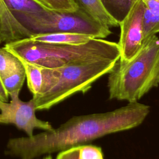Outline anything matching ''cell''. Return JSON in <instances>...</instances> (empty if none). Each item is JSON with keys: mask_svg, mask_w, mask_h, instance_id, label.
Returning a JSON list of instances; mask_svg holds the SVG:
<instances>
[{"mask_svg": "<svg viewBox=\"0 0 159 159\" xmlns=\"http://www.w3.org/2000/svg\"><path fill=\"white\" fill-rule=\"evenodd\" d=\"M150 112V106L137 102L104 113L73 116L57 129L32 137L10 139L4 153L18 159H35L87 144L107 134L140 125Z\"/></svg>", "mask_w": 159, "mask_h": 159, "instance_id": "obj_1", "label": "cell"}, {"mask_svg": "<svg viewBox=\"0 0 159 159\" xmlns=\"http://www.w3.org/2000/svg\"><path fill=\"white\" fill-rule=\"evenodd\" d=\"M58 32L79 33L104 39L112 32L81 7L75 11L47 9L37 13L11 11L0 16V39L12 42L39 34Z\"/></svg>", "mask_w": 159, "mask_h": 159, "instance_id": "obj_2", "label": "cell"}, {"mask_svg": "<svg viewBox=\"0 0 159 159\" xmlns=\"http://www.w3.org/2000/svg\"><path fill=\"white\" fill-rule=\"evenodd\" d=\"M4 47L19 58L46 68L120 58L117 43L98 38L80 45L45 43L26 38L7 42Z\"/></svg>", "mask_w": 159, "mask_h": 159, "instance_id": "obj_3", "label": "cell"}, {"mask_svg": "<svg viewBox=\"0 0 159 159\" xmlns=\"http://www.w3.org/2000/svg\"><path fill=\"white\" fill-rule=\"evenodd\" d=\"M108 74L110 99L137 102L159 84V38L154 35L143 40L132 58L119 59Z\"/></svg>", "mask_w": 159, "mask_h": 159, "instance_id": "obj_4", "label": "cell"}, {"mask_svg": "<svg viewBox=\"0 0 159 159\" xmlns=\"http://www.w3.org/2000/svg\"><path fill=\"white\" fill-rule=\"evenodd\" d=\"M117 61L98 60L56 68L42 67V89L32 97L36 110H48L77 93H85L96 80L108 74Z\"/></svg>", "mask_w": 159, "mask_h": 159, "instance_id": "obj_5", "label": "cell"}, {"mask_svg": "<svg viewBox=\"0 0 159 159\" xmlns=\"http://www.w3.org/2000/svg\"><path fill=\"white\" fill-rule=\"evenodd\" d=\"M19 94L10 96L8 102L0 99V124H13L23 130L27 137L34 135L36 129L50 131L54 128L47 121L38 119L35 115V104L33 98L28 101L20 99Z\"/></svg>", "mask_w": 159, "mask_h": 159, "instance_id": "obj_6", "label": "cell"}, {"mask_svg": "<svg viewBox=\"0 0 159 159\" xmlns=\"http://www.w3.org/2000/svg\"><path fill=\"white\" fill-rule=\"evenodd\" d=\"M145 7L142 0H134L124 19L119 24L120 28L118 43L120 60H129L140 49L143 41V16Z\"/></svg>", "mask_w": 159, "mask_h": 159, "instance_id": "obj_7", "label": "cell"}, {"mask_svg": "<svg viewBox=\"0 0 159 159\" xmlns=\"http://www.w3.org/2000/svg\"><path fill=\"white\" fill-rule=\"evenodd\" d=\"M32 39L45 43L66 44V45H80L88 42L94 37L83 34L58 32L45 34H39L30 37Z\"/></svg>", "mask_w": 159, "mask_h": 159, "instance_id": "obj_8", "label": "cell"}, {"mask_svg": "<svg viewBox=\"0 0 159 159\" xmlns=\"http://www.w3.org/2000/svg\"><path fill=\"white\" fill-rule=\"evenodd\" d=\"M75 1L79 7L109 27L119 26L117 22L107 12L101 0H75Z\"/></svg>", "mask_w": 159, "mask_h": 159, "instance_id": "obj_9", "label": "cell"}, {"mask_svg": "<svg viewBox=\"0 0 159 159\" xmlns=\"http://www.w3.org/2000/svg\"><path fill=\"white\" fill-rule=\"evenodd\" d=\"M47 9L37 0H0V16L11 11L37 13Z\"/></svg>", "mask_w": 159, "mask_h": 159, "instance_id": "obj_10", "label": "cell"}, {"mask_svg": "<svg viewBox=\"0 0 159 159\" xmlns=\"http://www.w3.org/2000/svg\"><path fill=\"white\" fill-rule=\"evenodd\" d=\"M20 60L25 70L28 88L33 96H36L40 93L43 84L42 67L24 60Z\"/></svg>", "mask_w": 159, "mask_h": 159, "instance_id": "obj_11", "label": "cell"}, {"mask_svg": "<svg viewBox=\"0 0 159 159\" xmlns=\"http://www.w3.org/2000/svg\"><path fill=\"white\" fill-rule=\"evenodd\" d=\"M26 79L24 68L22 66L6 75L1 78L2 84L9 94H19Z\"/></svg>", "mask_w": 159, "mask_h": 159, "instance_id": "obj_12", "label": "cell"}, {"mask_svg": "<svg viewBox=\"0 0 159 159\" xmlns=\"http://www.w3.org/2000/svg\"><path fill=\"white\" fill-rule=\"evenodd\" d=\"M134 0H101L109 15L119 24L129 12Z\"/></svg>", "mask_w": 159, "mask_h": 159, "instance_id": "obj_13", "label": "cell"}, {"mask_svg": "<svg viewBox=\"0 0 159 159\" xmlns=\"http://www.w3.org/2000/svg\"><path fill=\"white\" fill-rule=\"evenodd\" d=\"M2 43L0 39V44ZM22 66L20 60L6 48L0 47V78Z\"/></svg>", "mask_w": 159, "mask_h": 159, "instance_id": "obj_14", "label": "cell"}, {"mask_svg": "<svg viewBox=\"0 0 159 159\" xmlns=\"http://www.w3.org/2000/svg\"><path fill=\"white\" fill-rule=\"evenodd\" d=\"M158 32L159 14L153 13L145 7L143 16V40Z\"/></svg>", "mask_w": 159, "mask_h": 159, "instance_id": "obj_15", "label": "cell"}, {"mask_svg": "<svg viewBox=\"0 0 159 159\" xmlns=\"http://www.w3.org/2000/svg\"><path fill=\"white\" fill-rule=\"evenodd\" d=\"M46 7L59 11H75L79 6L75 0H37Z\"/></svg>", "mask_w": 159, "mask_h": 159, "instance_id": "obj_16", "label": "cell"}, {"mask_svg": "<svg viewBox=\"0 0 159 159\" xmlns=\"http://www.w3.org/2000/svg\"><path fill=\"white\" fill-rule=\"evenodd\" d=\"M78 157L79 159H104L101 147L88 144L78 146Z\"/></svg>", "mask_w": 159, "mask_h": 159, "instance_id": "obj_17", "label": "cell"}, {"mask_svg": "<svg viewBox=\"0 0 159 159\" xmlns=\"http://www.w3.org/2000/svg\"><path fill=\"white\" fill-rule=\"evenodd\" d=\"M56 159H79L78 146L73 147L58 152Z\"/></svg>", "mask_w": 159, "mask_h": 159, "instance_id": "obj_18", "label": "cell"}, {"mask_svg": "<svg viewBox=\"0 0 159 159\" xmlns=\"http://www.w3.org/2000/svg\"><path fill=\"white\" fill-rule=\"evenodd\" d=\"M145 7L151 12L159 14V0H142Z\"/></svg>", "mask_w": 159, "mask_h": 159, "instance_id": "obj_19", "label": "cell"}, {"mask_svg": "<svg viewBox=\"0 0 159 159\" xmlns=\"http://www.w3.org/2000/svg\"><path fill=\"white\" fill-rule=\"evenodd\" d=\"M9 98L10 97H9V94H7V93L6 92V91L2 84L1 79L0 78V99L2 100V101L8 102V101H9Z\"/></svg>", "mask_w": 159, "mask_h": 159, "instance_id": "obj_20", "label": "cell"}, {"mask_svg": "<svg viewBox=\"0 0 159 159\" xmlns=\"http://www.w3.org/2000/svg\"><path fill=\"white\" fill-rule=\"evenodd\" d=\"M42 159H52V157L50 156V155L48 154V155H47V156L44 157Z\"/></svg>", "mask_w": 159, "mask_h": 159, "instance_id": "obj_21", "label": "cell"}]
</instances>
